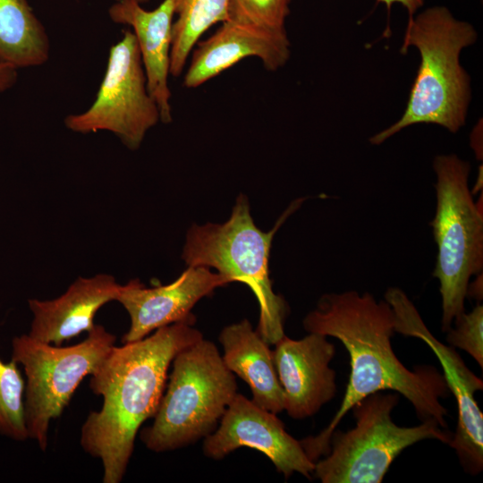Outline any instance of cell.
Instances as JSON below:
<instances>
[{"label": "cell", "instance_id": "6da1fadb", "mask_svg": "<svg viewBox=\"0 0 483 483\" xmlns=\"http://www.w3.org/2000/svg\"><path fill=\"white\" fill-rule=\"evenodd\" d=\"M302 324L308 333L338 339L349 353L351 366L344 396L332 420L318 435L300 440L312 462L328 453L333 432L352 406L379 391L402 394L420 420L434 419L447 428V410L440 402L450 394L445 377L431 365L409 369L401 362L391 343L394 318L387 301L368 292L325 293Z\"/></svg>", "mask_w": 483, "mask_h": 483}, {"label": "cell", "instance_id": "7a4b0ae2", "mask_svg": "<svg viewBox=\"0 0 483 483\" xmlns=\"http://www.w3.org/2000/svg\"><path fill=\"white\" fill-rule=\"evenodd\" d=\"M194 323H174L141 340L114 345L92 372L89 387L103 403L86 418L80 444L101 461L103 483L123 479L137 433L157 412L174 356L203 338Z\"/></svg>", "mask_w": 483, "mask_h": 483}, {"label": "cell", "instance_id": "3957f363", "mask_svg": "<svg viewBox=\"0 0 483 483\" xmlns=\"http://www.w3.org/2000/svg\"><path fill=\"white\" fill-rule=\"evenodd\" d=\"M477 39L473 26L456 19L445 6H433L409 18L402 53L415 47L420 64L402 117L369 139L374 145L402 129L434 123L456 133L466 122L470 76L460 64L463 48Z\"/></svg>", "mask_w": 483, "mask_h": 483}, {"label": "cell", "instance_id": "277c9868", "mask_svg": "<svg viewBox=\"0 0 483 483\" xmlns=\"http://www.w3.org/2000/svg\"><path fill=\"white\" fill-rule=\"evenodd\" d=\"M153 423L140 440L155 453L182 448L213 433L237 394L234 374L216 345L203 338L174 358Z\"/></svg>", "mask_w": 483, "mask_h": 483}, {"label": "cell", "instance_id": "5b68a950", "mask_svg": "<svg viewBox=\"0 0 483 483\" xmlns=\"http://www.w3.org/2000/svg\"><path fill=\"white\" fill-rule=\"evenodd\" d=\"M303 199L290 205L267 233L258 229L250 216L248 199L241 194L231 217L224 224L193 225L186 236L182 258L191 267H213L230 283L241 282L253 292L259 305L258 333L269 345L284 334L287 304L272 288L268 259L273 237Z\"/></svg>", "mask_w": 483, "mask_h": 483}, {"label": "cell", "instance_id": "8992f818", "mask_svg": "<svg viewBox=\"0 0 483 483\" xmlns=\"http://www.w3.org/2000/svg\"><path fill=\"white\" fill-rule=\"evenodd\" d=\"M436 205L430 225L437 252L433 276L439 282L442 332L465 312L467 287L483 272V208L469 188L470 165L454 154L433 162Z\"/></svg>", "mask_w": 483, "mask_h": 483}, {"label": "cell", "instance_id": "52a82bcc", "mask_svg": "<svg viewBox=\"0 0 483 483\" xmlns=\"http://www.w3.org/2000/svg\"><path fill=\"white\" fill-rule=\"evenodd\" d=\"M398 402L397 393L379 391L355 403V427L333 432L328 453L315 462L314 478L322 483H381L407 447L425 439L449 444L453 432L434 419L413 427L396 425L391 413Z\"/></svg>", "mask_w": 483, "mask_h": 483}, {"label": "cell", "instance_id": "ba28073f", "mask_svg": "<svg viewBox=\"0 0 483 483\" xmlns=\"http://www.w3.org/2000/svg\"><path fill=\"white\" fill-rule=\"evenodd\" d=\"M80 343L62 347L28 334L12 341V360L23 367L26 377L24 419L29 438L46 451L52 419L59 418L79 386L91 375L114 345L116 337L96 325Z\"/></svg>", "mask_w": 483, "mask_h": 483}, {"label": "cell", "instance_id": "9c48e42d", "mask_svg": "<svg viewBox=\"0 0 483 483\" xmlns=\"http://www.w3.org/2000/svg\"><path fill=\"white\" fill-rule=\"evenodd\" d=\"M160 121L158 106L150 96L140 49L131 30L123 31L109 51L105 75L92 105L65 117V126L78 133L107 131L135 150L147 131Z\"/></svg>", "mask_w": 483, "mask_h": 483}, {"label": "cell", "instance_id": "30bf717a", "mask_svg": "<svg viewBox=\"0 0 483 483\" xmlns=\"http://www.w3.org/2000/svg\"><path fill=\"white\" fill-rule=\"evenodd\" d=\"M384 298L393 310L395 333L420 339L438 359L458 410L456 428L448 445L454 449L466 473L479 474L483 470V414L475 393L483 389V381L467 367L454 347L432 335L402 289L389 287Z\"/></svg>", "mask_w": 483, "mask_h": 483}, {"label": "cell", "instance_id": "8fae6325", "mask_svg": "<svg viewBox=\"0 0 483 483\" xmlns=\"http://www.w3.org/2000/svg\"><path fill=\"white\" fill-rule=\"evenodd\" d=\"M276 415L237 393L216 429L204 438V454L222 460L240 447H249L264 453L286 479L295 472L311 479L315 462Z\"/></svg>", "mask_w": 483, "mask_h": 483}, {"label": "cell", "instance_id": "7c38bea8", "mask_svg": "<svg viewBox=\"0 0 483 483\" xmlns=\"http://www.w3.org/2000/svg\"><path fill=\"white\" fill-rule=\"evenodd\" d=\"M230 282L209 267H189L174 282L146 287L139 279L122 285L115 299L130 316L129 330L122 338L123 343L135 342L151 332L174 323L195 320L191 314L194 305L216 288Z\"/></svg>", "mask_w": 483, "mask_h": 483}, {"label": "cell", "instance_id": "4fadbf2b", "mask_svg": "<svg viewBox=\"0 0 483 483\" xmlns=\"http://www.w3.org/2000/svg\"><path fill=\"white\" fill-rule=\"evenodd\" d=\"M274 345L284 411L295 419L315 415L337 392L336 372L330 367L335 345L318 333H309L299 340L284 335Z\"/></svg>", "mask_w": 483, "mask_h": 483}, {"label": "cell", "instance_id": "5bb4252c", "mask_svg": "<svg viewBox=\"0 0 483 483\" xmlns=\"http://www.w3.org/2000/svg\"><path fill=\"white\" fill-rule=\"evenodd\" d=\"M183 78L197 88L247 57H258L265 69L276 71L290 57L286 30H274L226 21L206 40L196 44Z\"/></svg>", "mask_w": 483, "mask_h": 483}, {"label": "cell", "instance_id": "9a60e30c", "mask_svg": "<svg viewBox=\"0 0 483 483\" xmlns=\"http://www.w3.org/2000/svg\"><path fill=\"white\" fill-rule=\"evenodd\" d=\"M122 284L107 274L78 277L59 297L30 299L33 318L28 333L38 341L60 346L91 330L94 318L106 303L115 301Z\"/></svg>", "mask_w": 483, "mask_h": 483}, {"label": "cell", "instance_id": "2e32d148", "mask_svg": "<svg viewBox=\"0 0 483 483\" xmlns=\"http://www.w3.org/2000/svg\"><path fill=\"white\" fill-rule=\"evenodd\" d=\"M110 19L131 28L145 70L147 87L156 101L160 121L172 122L170 53L174 0H164L156 9L148 11L135 0L115 2L108 10Z\"/></svg>", "mask_w": 483, "mask_h": 483}, {"label": "cell", "instance_id": "e0dca14e", "mask_svg": "<svg viewBox=\"0 0 483 483\" xmlns=\"http://www.w3.org/2000/svg\"><path fill=\"white\" fill-rule=\"evenodd\" d=\"M225 367L250 386L252 401L278 414L284 411V392L269 344L243 319L225 326L218 337Z\"/></svg>", "mask_w": 483, "mask_h": 483}, {"label": "cell", "instance_id": "ac0fdd59", "mask_svg": "<svg viewBox=\"0 0 483 483\" xmlns=\"http://www.w3.org/2000/svg\"><path fill=\"white\" fill-rule=\"evenodd\" d=\"M50 43L27 0H0V64L16 69L44 64Z\"/></svg>", "mask_w": 483, "mask_h": 483}, {"label": "cell", "instance_id": "d6986e66", "mask_svg": "<svg viewBox=\"0 0 483 483\" xmlns=\"http://www.w3.org/2000/svg\"><path fill=\"white\" fill-rule=\"evenodd\" d=\"M229 0H174L170 75L179 77L199 39L212 25L228 20Z\"/></svg>", "mask_w": 483, "mask_h": 483}, {"label": "cell", "instance_id": "ffe728a7", "mask_svg": "<svg viewBox=\"0 0 483 483\" xmlns=\"http://www.w3.org/2000/svg\"><path fill=\"white\" fill-rule=\"evenodd\" d=\"M25 381L18 364L0 358V435L15 441L29 438L24 419Z\"/></svg>", "mask_w": 483, "mask_h": 483}, {"label": "cell", "instance_id": "44dd1931", "mask_svg": "<svg viewBox=\"0 0 483 483\" xmlns=\"http://www.w3.org/2000/svg\"><path fill=\"white\" fill-rule=\"evenodd\" d=\"M291 0H229L228 20L254 27L283 30Z\"/></svg>", "mask_w": 483, "mask_h": 483}, {"label": "cell", "instance_id": "7402d4cb", "mask_svg": "<svg viewBox=\"0 0 483 483\" xmlns=\"http://www.w3.org/2000/svg\"><path fill=\"white\" fill-rule=\"evenodd\" d=\"M454 326L445 332L449 345L468 352L483 368V306L478 302L469 313L453 320Z\"/></svg>", "mask_w": 483, "mask_h": 483}, {"label": "cell", "instance_id": "603a6c76", "mask_svg": "<svg viewBox=\"0 0 483 483\" xmlns=\"http://www.w3.org/2000/svg\"><path fill=\"white\" fill-rule=\"evenodd\" d=\"M18 69L11 64H0V94L10 89L17 81Z\"/></svg>", "mask_w": 483, "mask_h": 483}, {"label": "cell", "instance_id": "cb8c5ba5", "mask_svg": "<svg viewBox=\"0 0 483 483\" xmlns=\"http://www.w3.org/2000/svg\"><path fill=\"white\" fill-rule=\"evenodd\" d=\"M378 2L384 3L388 11H390L391 6L394 4H402L409 13V18L414 16L416 12L423 5L424 0H377Z\"/></svg>", "mask_w": 483, "mask_h": 483}, {"label": "cell", "instance_id": "d4e9b609", "mask_svg": "<svg viewBox=\"0 0 483 483\" xmlns=\"http://www.w3.org/2000/svg\"><path fill=\"white\" fill-rule=\"evenodd\" d=\"M467 296L475 299L478 302L483 299V275H476V278L469 283L467 287Z\"/></svg>", "mask_w": 483, "mask_h": 483}, {"label": "cell", "instance_id": "484cf974", "mask_svg": "<svg viewBox=\"0 0 483 483\" xmlns=\"http://www.w3.org/2000/svg\"><path fill=\"white\" fill-rule=\"evenodd\" d=\"M479 170V175H478L476 183H475L474 187L472 188V190L470 191L472 195L478 193L479 191H482V186H483L482 185L483 184V182H482V165H480Z\"/></svg>", "mask_w": 483, "mask_h": 483}, {"label": "cell", "instance_id": "4316f807", "mask_svg": "<svg viewBox=\"0 0 483 483\" xmlns=\"http://www.w3.org/2000/svg\"><path fill=\"white\" fill-rule=\"evenodd\" d=\"M114 1L118 2V1H122V0H114ZM135 1H137L140 4H143L147 3L149 0H135Z\"/></svg>", "mask_w": 483, "mask_h": 483}]
</instances>
